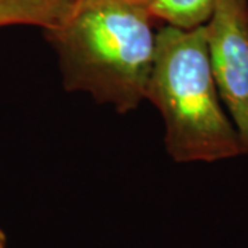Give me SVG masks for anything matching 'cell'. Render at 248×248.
Instances as JSON below:
<instances>
[{
    "label": "cell",
    "instance_id": "1",
    "mask_svg": "<svg viewBox=\"0 0 248 248\" xmlns=\"http://www.w3.org/2000/svg\"><path fill=\"white\" fill-rule=\"evenodd\" d=\"M153 19L148 7L127 0H79L61 25L45 31L65 89L120 113L137 109L155 63Z\"/></svg>",
    "mask_w": 248,
    "mask_h": 248
},
{
    "label": "cell",
    "instance_id": "2",
    "mask_svg": "<svg viewBox=\"0 0 248 248\" xmlns=\"http://www.w3.org/2000/svg\"><path fill=\"white\" fill-rule=\"evenodd\" d=\"M146 99L163 116L166 148L178 163H213L246 155L234 124L222 109L205 25H166L157 32Z\"/></svg>",
    "mask_w": 248,
    "mask_h": 248
},
{
    "label": "cell",
    "instance_id": "3",
    "mask_svg": "<svg viewBox=\"0 0 248 248\" xmlns=\"http://www.w3.org/2000/svg\"><path fill=\"white\" fill-rule=\"evenodd\" d=\"M205 33L218 94L248 153L247 0H217Z\"/></svg>",
    "mask_w": 248,
    "mask_h": 248
},
{
    "label": "cell",
    "instance_id": "4",
    "mask_svg": "<svg viewBox=\"0 0 248 248\" xmlns=\"http://www.w3.org/2000/svg\"><path fill=\"white\" fill-rule=\"evenodd\" d=\"M79 0H0V28L35 25L45 31L61 25Z\"/></svg>",
    "mask_w": 248,
    "mask_h": 248
},
{
    "label": "cell",
    "instance_id": "5",
    "mask_svg": "<svg viewBox=\"0 0 248 248\" xmlns=\"http://www.w3.org/2000/svg\"><path fill=\"white\" fill-rule=\"evenodd\" d=\"M217 0H153L149 13L155 19H161L167 25L192 29L208 22Z\"/></svg>",
    "mask_w": 248,
    "mask_h": 248
},
{
    "label": "cell",
    "instance_id": "6",
    "mask_svg": "<svg viewBox=\"0 0 248 248\" xmlns=\"http://www.w3.org/2000/svg\"><path fill=\"white\" fill-rule=\"evenodd\" d=\"M127 1H131V3H135V4L143 6V7H149V4L153 0H127Z\"/></svg>",
    "mask_w": 248,
    "mask_h": 248
},
{
    "label": "cell",
    "instance_id": "7",
    "mask_svg": "<svg viewBox=\"0 0 248 248\" xmlns=\"http://www.w3.org/2000/svg\"><path fill=\"white\" fill-rule=\"evenodd\" d=\"M0 248H7V239H6L4 232L1 231V228H0Z\"/></svg>",
    "mask_w": 248,
    "mask_h": 248
}]
</instances>
